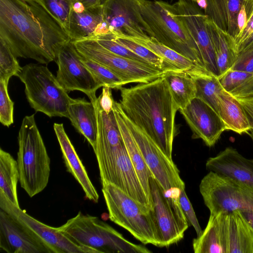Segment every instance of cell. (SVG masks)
Instances as JSON below:
<instances>
[{
	"label": "cell",
	"instance_id": "cell-1",
	"mask_svg": "<svg viewBox=\"0 0 253 253\" xmlns=\"http://www.w3.org/2000/svg\"><path fill=\"white\" fill-rule=\"evenodd\" d=\"M0 40L16 57L47 64L71 41L39 0H0Z\"/></svg>",
	"mask_w": 253,
	"mask_h": 253
},
{
	"label": "cell",
	"instance_id": "cell-2",
	"mask_svg": "<svg viewBox=\"0 0 253 253\" xmlns=\"http://www.w3.org/2000/svg\"><path fill=\"white\" fill-rule=\"evenodd\" d=\"M120 90V103L126 116L172 159L178 108L165 78Z\"/></svg>",
	"mask_w": 253,
	"mask_h": 253
},
{
	"label": "cell",
	"instance_id": "cell-3",
	"mask_svg": "<svg viewBox=\"0 0 253 253\" xmlns=\"http://www.w3.org/2000/svg\"><path fill=\"white\" fill-rule=\"evenodd\" d=\"M137 1L147 34L207 71L196 43L176 17L173 4L163 0Z\"/></svg>",
	"mask_w": 253,
	"mask_h": 253
},
{
	"label": "cell",
	"instance_id": "cell-4",
	"mask_svg": "<svg viewBox=\"0 0 253 253\" xmlns=\"http://www.w3.org/2000/svg\"><path fill=\"white\" fill-rule=\"evenodd\" d=\"M34 116L23 118L18 135L19 182L30 197L45 189L50 172V160Z\"/></svg>",
	"mask_w": 253,
	"mask_h": 253
},
{
	"label": "cell",
	"instance_id": "cell-5",
	"mask_svg": "<svg viewBox=\"0 0 253 253\" xmlns=\"http://www.w3.org/2000/svg\"><path fill=\"white\" fill-rule=\"evenodd\" d=\"M75 243L97 253H150L145 246L126 240L108 223L81 211L57 227Z\"/></svg>",
	"mask_w": 253,
	"mask_h": 253
},
{
	"label": "cell",
	"instance_id": "cell-6",
	"mask_svg": "<svg viewBox=\"0 0 253 253\" xmlns=\"http://www.w3.org/2000/svg\"><path fill=\"white\" fill-rule=\"evenodd\" d=\"M102 186L109 219L142 244L159 247L158 231L152 210L140 205L112 183Z\"/></svg>",
	"mask_w": 253,
	"mask_h": 253
},
{
	"label": "cell",
	"instance_id": "cell-7",
	"mask_svg": "<svg viewBox=\"0 0 253 253\" xmlns=\"http://www.w3.org/2000/svg\"><path fill=\"white\" fill-rule=\"evenodd\" d=\"M17 77L24 84L27 99L36 112L50 118H69V106L73 98L46 66L27 64Z\"/></svg>",
	"mask_w": 253,
	"mask_h": 253
},
{
	"label": "cell",
	"instance_id": "cell-8",
	"mask_svg": "<svg viewBox=\"0 0 253 253\" xmlns=\"http://www.w3.org/2000/svg\"><path fill=\"white\" fill-rule=\"evenodd\" d=\"M116 104L153 177L167 196L178 199L180 190L185 189V183L181 178L179 171L172 159L167 156L144 131L126 116L120 102L116 101Z\"/></svg>",
	"mask_w": 253,
	"mask_h": 253
},
{
	"label": "cell",
	"instance_id": "cell-9",
	"mask_svg": "<svg viewBox=\"0 0 253 253\" xmlns=\"http://www.w3.org/2000/svg\"><path fill=\"white\" fill-rule=\"evenodd\" d=\"M199 190L211 214L253 211V188L212 171L201 180Z\"/></svg>",
	"mask_w": 253,
	"mask_h": 253
},
{
	"label": "cell",
	"instance_id": "cell-10",
	"mask_svg": "<svg viewBox=\"0 0 253 253\" xmlns=\"http://www.w3.org/2000/svg\"><path fill=\"white\" fill-rule=\"evenodd\" d=\"M78 52L108 68L126 84L146 83L163 76L165 71L118 55L105 48L96 41L84 39L71 41Z\"/></svg>",
	"mask_w": 253,
	"mask_h": 253
},
{
	"label": "cell",
	"instance_id": "cell-11",
	"mask_svg": "<svg viewBox=\"0 0 253 253\" xmlns=\"http://www.w3.org/2000/svg\"><path fill=\"white\" fill-rule=\"evenodd\" d=\"M152 211L159 239V247H167L182 240L188 223L179 199L169 197L153 177L150 178Z\"/></svg>",
	"mask_w": 253,
	"mask_h": 253
},
{
	"label": "cell",
	"instance_id": "cell-12",
	"mask_svg": "<svg viewBox=\"0 0 253 253\" xmlns=\"http://www.w3.org/2000/svg\"><path fill=\"white\" fill-rule=\"evenodd\" d=\"M172 4L176 17L196 43L205 68L218 77L215 56L207 27L208 16L192 0H178Z\"/></svg>",
	"mask_w": 253,
	"mask_h": 253
},
{
	"label": "cell",
	"instance_id": "cell-13",
	"mask_svg": "<svg viewBox=\"0 0 253 253\" xmlns=\"http://www.w3.org/2000/svg\"><path fill=\"white\" fill-rule=\"evenodd\" d=\"M55 61L58 65L56 79L68 93L79 90L90 100L97 98L96 91L100 87L82 62L71 41L60 49Z\"/></svg>",
	"mask_w": 253,
	"mask_h": 253
},
{
	"label": "cell",
	"instance_id": "cell-14",
	"mask_svg": "<svg viewBox=\"0 0 253 253\" xmlns=\"http://www.w3.org/2000/svg\"><path fill=\"white\" fill-rule=\"evenodd\" d=\"M103 20L108 24L110 33L127 38L146 39L137 0H103L101 3Z\"/></svg>",
	"mask_w": 253,
	"mask_h": 253
},
{
	"label": "cell",
	"instance_id": "cell-15",
	"mask_svg": "<svg viewBox=\"0 0 253 253\" xmlns=\"http://www.w3.org/2000/svg\"><path fill=\"white\" fill-rule=\"evenodd\" d=\"M0 249L7 253H53L35 232L1 209Z\"/></svg>",
	"mask_w": 253,
	"mask_h": 253
},
{
	"label": "cell",
	"instance_id": "cell-16",
	"mask_svg": "<svg viewBox=\"0 0 253 253\" xmlns=\"http://www.w3.org/2000/svg\"><path fill=\"white\" fill-rule=\"evenodd\" d=\"M0 208L28 226L51 249L53 253H97L88 247L82 246L68 237L57 227L47 225L31 216L17 207L0 192Z\"/></svg>",
	"mask_w": 253,
	"mask_h": 253
},
{
	"label": "cell",
	"instance_id": "cell-17",
	"mask_svg": "<svg viewBox=\"0 0 253 253\" xmlns=\"http://www.w3.org/2000/svg\"><path fill=\"white\" fill-rule=\"evenodd\" d=\"M178 111L191 129L193 138L201 139L208 147L213 146L226 130L218 114L198 97Z\"/></svg>",
	"mask_w": 253,
	"mask_h": 253
},
{
	"label": "cell",
	"instance_id": "cell-18",
	"mask_svg": "<svg viewBox=\"0 0 253 253\" xmlns=\"http://www.w3.org/2000/svg\"><path fill=\"white\" fill-rule=\"evenodd\" d=\"M207 169L253 188V159H247L236 149L226 147L206 163Z\"/></svg>",
	"mask_w": 253,
	"mask_h": 253
},
{
	"label": "cell",
	"instance_id": "cell-19",
	"mask_svg": "<svg viewBox=\"0 0 253 253\" xmlns=\"http://www.w3.org/2000/svg\"><path fill=\"white\" fill-rule=\"evenodd\" d=\"M53 128L67 171L80 184L85 193V197L91 201L97 203L99 195L65 132L63 124L54 123Z\"/></svg>",
	"mask_w": 253,
	"mask_h": 253
},
{
	"label": "cell",
	"instance_id": "cell-20",
	"mask_svg": "<svg viewBox=\"0 0 253 253\" xmlns=\"http://www.w3.org/2000/svg\"><path fill=\"white\" fill-rule=\"evenodd\" d=\"M114 185L140 205L152 210V205L130 161L124 142L119 149Z\"/></svg>",
	"mask_w": 253,
	"mask_h": 253
},
{
	"label": "cell",
	"instance_id": "cell-21",
	"mask_svg": "<svg viewBox=\"0 0 253 253\" xmlns=\"http://www.w3.org/2000/svg\"><path fill=\"white\" fill-rule=\"evenodd\" d=\"M224 235L226 253H253V230L239 211L226 213Z\"/></svg>",
	"mask_w": 253,
	"mask_h": 253
},
{
	"label": "cell",
	"instance_id": "cell-22",
	"mask_svg": "<svg viewBox=\"0 0 253 253\" xmlns=\"http://www.w3.org/2000/svg\"><path fill=\"white\" fill-rule=\"evenodd\" d=\"M72 126L88 141L94 150L98 133L96 114L93 104L84 98L72 99L69 106Z\"/></svg>",
	"mask_w": 253,
	"mask_h": 253
},
{
	"label": "cell",
	"instance_id": "cell-23",
	"mask_svg": "<svg viewBox=\"0 0 253 253\" xmlns=\"http://www.w3.org/2000/svg\"><path fill=\"white\" fill-rule=\"evenodd\" d=\"M113 112L129 158L140 181L146 195L152 205L150 178L153 176V175L147 166L135 139L124 122L117 106L116 101L114 103Z\"/></svg>",
	"mask_w": 253,
	"mask_h": 253
},
{
	"label": "cell",
	"instance_id": "cell-24",
	"mask_svg": "<svg viewBox=\"0 0 253 253\" xmlns=\"http://www.w3.org/2000/svg\"><path fill=\"white\" fill-rule=\"evenodd\" d=\"M226 213L211 214L205 229L199 237L193 239L195 253H226L224 221Z\"/></svg>",
	"mask_w": 253,
	"mask_h": 253
},
{
	"label": "cell",
	"instance_id": "cell-25",
	"mask_svg": "<svg viewBox=\"0 0 253 253\" xmlns=\"http://www.w3.org/2000/svg\"><path fill=\"white\" fill-rule=\"evenodd\" d=\"M204 13L219 28L235 40L239 31L237 17L245 0H206Z\"/></svg>",
	"mask_w": 253,
	"mask_h": 253
},
{
	"label": "cell",
	"instance_id": "cell-26",
	"mask_svg": "<svg viewBox=\"0 0 253 253\" xmlns=\"http://www.w3.org/2000/svg\"><path fill=\"white\" fill-rule=\"evenodd\" d=\"M207 23L220 76L232 68L236 59L238 52L235 41L208 16Z\"/></svg>",
	"mask_w": 253,
	"mask_h": 253
},
{
	"label": "cell",
	"instance_id": "cell-27",
	"mask_svg": "<svg viewBox=\"0 0 253 253\" xmlns=\"http://www.w3.org/2000/svg\"><path fill=\"white\" fill-rule=\"evenodd\" d=\"M217 110L226 130L248 133L251 127L243 106L238 99L224 89L219 95Z\"/></svg>",
	"mask_w": 253,
	"mask_h": 253
},
{
	"label": "cell",
	"instance_id": "cell-28",
	"mask_svg": "<svg viewBox=\"0 0 253 253\" xmlns=\"http://www.w3.org/2000/svg\"><path fill=\"white\" fill-rule=\"evenodd\" d=\"M128 39L150 49L178 70L189 73H210L199 68L189 59L159 42L154 38L149 37L146 39Z\"/></svg>",
	"mask_w": 253,
	"mask_h": 253
},
{
	"label": "cell",
	"instance_id": "cell-29",
	"mask_svg": "<svg viewBox=\"0 0 253 253\" xmlns=\"http://www.w3.org/2000/svg\"><path fill=\"white\" fill-rule=\"evenodd\" d=\"M103 20L101 4L86 8L81 13L73 11L69 31L71 41L87 39L92 37L97 25Z\"/></svg>",
	"mask_w": 253,
	"mask_h": 253
},
{
	"label": "cell",
	"instance_id": "cell-30",
	"mask_svg": "<svg viewBox=\"0 0 253 253\" xmlns=\"http://www.w3.org/2000/svg\"><path fill=\"white\" fill-rule=\"evenodd\" d=\"M173 100L178 108H185L196 97V85L189 73L181 71H168L164 74Z\"/></svg>",
	"mask_w": 253,
	"mask_h": 253
},
{
	"label": "cell",
	"instance_id": "cell-31",
	"mask_svg": "<svg viewBox=\"0 0 253 253\" xmlns=\"http://www.w3.org/2000/svg\"><path fill=\"white\" fill-rule=\"evenodd\" d=\"M19 174L17 161L8 152L0 149V192L12 203L20 208L17 186Z\"/></svg>",
	"mask_w": 253,
	"mask_h": 253
},
{
	"label": "cell",
	"instance_id": "cell-32",
	"mask_svg": "<svg viewBox=\"0 0 253 253\" xmlns=\"http://www.w3.org/2000/svg\"><path fill=\"white\" fill-rule=\"evenodd\" d=\"M218 79L223 89L236 98L253 97V73L229 69Z\"/></svg>",
	"mask_w": 253,
	"mask_h": 253
},
{
	"label": "cell",
	"instance_id": "cell-33",
	"mask_svg": "<svg viewBox=\"0 0 253 253\" xmlns=\"http://www.w3.org/2000/svg\"><path fill=\"white\" fill-rule=\"evenodd\" d=\"M194 81L196 95L218 113L219 95L223 90L218 77L211 73H188Z\"/></svg>",
	"mask_w": 253,
	"mask_h": 253
},
{
	"label": "cell",
	"instance_id": "cell-34",
	"mask_svg": "<svg viewBox=\"0 0 253 253\" xmlns=\"http://www.w3.org/2000/svg\"><path fill=\"white\" fill-rule=\"evenodd\" d=\"M79 55L82 62L91 73L100 87L108 86L111 88L120 89L126 84L119 76L108 68L80 53Z\"/></svg>",
	"mask_w": 253,
	"mask_h": 253
},
{
	"label": "cell",
	"instance_id": "cell-35",
	"mask_svg": "<svg viewBox=\"0 0 253 253\" xmlns=\"http://www.w3.org/2000/svg\"><path fill=\"white\" fill-rule=\"evenodd\" d=\"M113 35L114 39L118 42L132 51L156 68L165 72L170 70L180 71L167 63L164 59L146 47L128 38L116 36L114 34Z\"/></svg>",
	"mask_w": 253,
	"mask_h": 253
},
{
	"label": "cell",
	"instance_id": "cell-36",
	"mask_svg": "<svg viewBox=\"0 0 253 253\" xmlns=\"http://www.w3.org/2000/svg\"><path fill=\"white\" fill-rule=\"evenodd\" d=\"M62 24L69 35L73 0H39Z\"/></svg>",
	"mask_w": 253,
	"mask_h": 253
},
{
	"label": "cell",
	"instance_id": "cell-37",
	"mask_svg": "<svg viewBox=\"0 0 253 253\" xmlns=\"http://www.w3.org/2000/svg\"><path fill=\"white\" fill-rule=\"evenodd\" d=\"M16 58L7 44L0 40V81L8 84L10 78L17 76L21 71L22 67Z\"/></svg>",
	"mask_w": 253,
	"mask_h": 253
},
{
	"label": "cell",
	"instance_id": "cell-38",
	"mask_svg": "<svg viewBox=\"0 0 253 253\" xmlns=\"http://www.w3.org/2000/svg\"><path fill=\"white\" fill-rule=\"evenodd\" d=\"M88 39L95 40L103 47L118 55L152 66L132 51L118 42L114 39L113 34L111 33L92 37Z\"/></svg>",
	"mask_w": 253,
	"mask_h": 253
},
{
	"label": "cell",
	"instance_id": "cell-39",
	"mask_svg": "<svg viewBox=\"0 0 253 253\" xmlns=\"http://www.w3.org/2000/svg\"><path fill=\"white\" fill-rule=\"evenodd\" d=\"M8 84L0 81V122L9 127L13 123L14 102L8 92Z\"/></svg>",
	"mask_w": 253,
	"mask_h": 253
},
{
	"label": "cell",
	"instance_id": "cell-40",
	"mask_svg": "<svg viewBox=\"0 0 253 253\" xmlns=\"http://www.w3.org/2000/svg\"><path fill=\"white\" fill-rule=\"evenodd\" d=\"M179 201L188 224L193 226L197 234V237H199L202 233L203 230L199 223L193 206L186 195L185 189L180 190Z\"/></svg>",
	"mask_w": 253,
	"mask_h": 253
},
{
	"label": "cell",
	"instance_id": "cell-41",
	"mask_svg": "<svg viewBox=\"0 0 253 253\" xmlns=\"http://www.w3.org/2000/svg\"><path fill=\"white\" fill-rule=\"evenodd\" d=\"M230 69L253 73V42L238 54Z\"/></svg>",
	"mask_w": 253,
	"mask_h": 253
},
{
	"label": "cell",
	"instance_id": "cell-42",
	"mask_svg": "<svg viewBox=\"0 0 253 253\" xmlns=\"http://www.w3.org/2000/svg\"><path fill=\"white\" fill-rule=\"evenodd\" d=\"M111 88L103 86L102 93L98 97L101 109L109 114L113 111L115 101L112 95Z\"/></svg>",
	"mask_w": 253,
	"mask_h": 253
},
{
	"label": "cell",
	"instance_id": "cell-43",
	"mask_svg": "<svg viewBox=\"0 0 253 253\" xmlns=\"http://www.w3.org/2000/svg\"><path fill=\"white\" fill-rule=\"evenodd\" d=\"M243 107L248 118L251 128L253 129V97L238 99Z\"/></svg>",
	"mask_w": 253,
	"mask_h": 253
},
{
	"label": "cell",
	"instance_id": "cell-44",
	"mask_svg": "<svg viewBox=\"0 0 253 253\" xmlns=\"http://www.w3.org/2000/svg\"><path fill=\"white\" fill-rule=\"evenodd\" d=\"M248 21V16L244 4L242 6L240 9L238 17H237V24L239 29V34L238 36L240 35L247 26ZM237 36V37H238Z\"/></svg>",
	"mask_w": 253,
	"mask_h": 253
},
{
	"label": "cell",
	"instance_id": "cell-45",
	"mask_svg": "<svg viewBox=\"0 0 253 253\" xmlns=\"http://www.w3.org/2000/svg\"><path fill=\"white\" fill-rule=\"evenodd\" d=\"M109 33H110L109 26L107 23L104 20H103L97 25L95 30L94 34L92 37L105 34Z\"/></svg>",
	"mask_w": 253,
	"mask_h": 253
},
{
	"label": "cell",
	"instance_id": "cell-46",
	"mask_svg": "<svg viewBox=\"0 0 253 253\" xmlns=\"http://www.w3.org/2000/svg\"><path fill=\"white\" fill-rule=\"evenodd\" d=\"M240 214L253 230V211H239Z\"/></svg>",
	"mask_w": 253,
	"mask_h": 253
},
{
	"label": "cell",
	"instance_id": "cell-47",
	"mask_svg": "<svg viewBox=\"0 0 253 253\" xmlns=\"http://www.w3.org/2000/svg\"><path fill=\"white\" fill-rule=\"evenodd\" d=\"M86 9L84 4L80 1H74L73 5V11L77 13L83 12Z\"/></svg>",
	"mask_w": 253,
	"mask_h": 253
},
{
	"label": "cell",
	"instance_id": "cell-48",
	"mask_svg": "<svg viewBox=\"0 0 253 253\" xmlns=\"http://www.w3.org/2000/svg\"><path fill=\"white\" fill-rule=\"evenodd\" d=\"M253 42V34L249 37V38L241 45L240 46L238 53L242 50L244 48L247 47L248 45H249L251 42Z\"/></svg>",
	"mask_w": 253,
	"mask_h": 253
},
{
	"label": "cell",
	"instance_id": "cell-49",
	"mask_svg": "<svg viewBox=\"0 0 253 253\" xmlns=\"http://www.w3.org/2000/svg\"><path fill=\"white\" fill-rule=\"evenodd\" d=\"M195 2L201 9H203L204 11L206 9L207 7L206 0H196Z\"/></svg>",
	"mask_w": 253,
	"mask_h": 253
},
{
	"label": "cell",
	"instance_id": "cell-50",
	"mask_svg": "<svg viewBox=\"0 0 253 253\" xmlns=\"http://www.w3.org/2000/svg\"><path fill=\"white\" fill-rule=\"evenodd\" d=\"M248 134H249L252 140L253 141V129L251 128Z\"/></svg>",
	"mask_w": 253,
	"mask_h": 253
},
{
	"label": "cell",
	"instance_id": "cell-51",
	"mask_svg": "<svg viewBox=\"0 0 253 253\" xmlns=\"http://www.w3.org/2000/svg\"><path fill=\"white\" fill-rule=\"evenodd\" d=\"M98 2H99V4L101 5V3H102L103 0H98Z\"/></svg>",
	"mask_w": 253,
	"mask_h": 253
},
{
	"label": "cell",
	"instance_id": "cell-52",
	"mask_svg": "<svg viewBox=\"0 0 253 253\" xmlns=\"http://www.w3.org/2000/svg\"><path fill=\"white\" fill-rule=\"evenodd\" d=\"M192 0L195 1L196 0Z\"/></svg>",
	"mask_w": 253,
	"mask_h": 253
}]
</instances>
